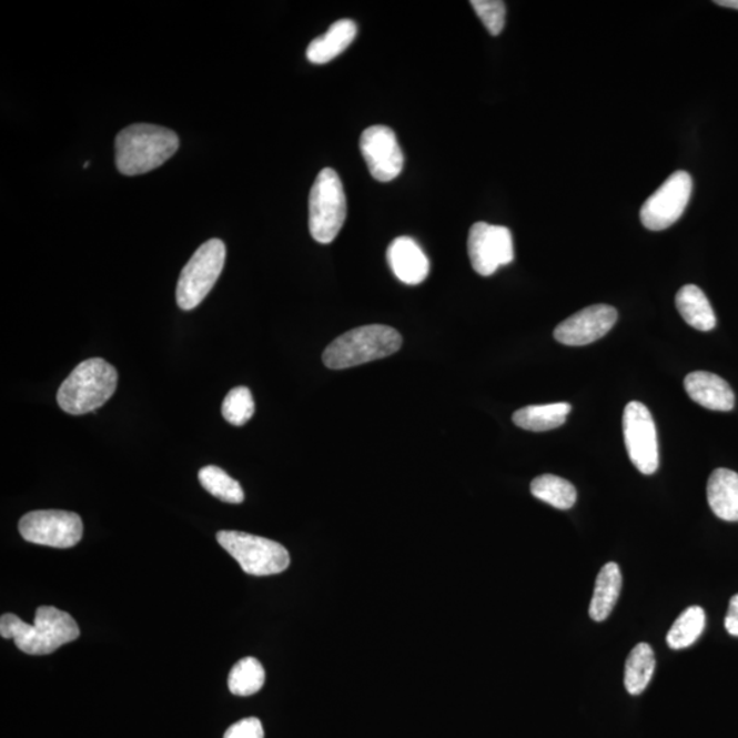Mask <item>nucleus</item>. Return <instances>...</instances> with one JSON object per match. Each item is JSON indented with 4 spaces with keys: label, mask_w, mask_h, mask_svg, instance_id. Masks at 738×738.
Wrapping results in <instances>:
<instances>
[{
    "label": "nucleus",
    "mask_w": 738,
    "mask_h": 738,
    "mask_svg": "<svg viewBox=\"0 0 738 738\" xmlns=\"http://www.w3.org/2000/svg\"><path fill=\"white\" fill-rule=\"evenodd\" d=\"M0 635L4 639H13L22 653L49 655L79 639L80 628L69 613L52 606H41L32 625L23 623L16 614H3L0 618Z\"/></svg>",
    "instance_id": "nucleus-1"
},
{
    "label": "nucleus",
    "mask_w": 738,
    "mask_h": 738,
    "mask_svg": "<svg viewBox=\"0 0 738 738\" xmlns=\"http://www.w3.org/2000/svg\"><path fill=\"white\" fill-rule=\"evenodd\" d=\"M180 139L173 130L135 123L117 135L115 162L120 173L140 175L162 166L179 151Z\"/></svg>",
    "instance_id": "nucleus-2"
},
{
    "label": "nucleus",
    "mask_w": 738,
    "mask_h": 738,
    "mask_svg": "<svg viewBox=\"0 0 738 738\" xmlns=\"http://www.w3.org/2000/svg\"><path fill=\"white\" fill-rule=\"evenodd\" d=\"M117 370L103 358H90L77 365L58 390L59 407L80 416L102 407L115 393Z\"/></svg>",
    "instance_id": "nucleus-3"
},
{
    "label": "nucleus",
    "mask_w": 738,
    "mask_h": 738,
    "mask_svg": "<svg viewBox=\"0 0 738 738\" xmlns=\"http://www.w3.org/2000/svg\"><path fill=\"white\" fill-rule=\"evenodd\" d=\"M403 336L397 330L383 324H371L342 334L323 353V363L330 370L357 367L375 360L392 356L401 350Z\"/></svg>",
    "instance_id": "nucleus-4"
},
{
    "label": "nucleus",
    "mask_w": 738,
    "mask_h": 738,
    "mask_svg": "<svg viewBox=\"0 0 738 738\" xmlns=\"http://www.w3.org/2000/svg\"><path fill=\"white\" fill-rule=\"evenodd\" d=\"M346 194L340 175L333 169L317 174L310 194V232L315 241L330 244L346 221Z\"/></svg>",
    "instance_id": "nucleus-5"
},
{
    "label": "nucleus",
    "mask_w": 738,
    "mask_h": 738,
    "mask_svg": "<svg viewBox=\"0 0 738 738\" xmlns=\"http://www.w3.org/2000/svg\"><path fill=\"white\" fill-rule=\"evenodd\" d=\"M216 540L252 576H271L285 572L291 554L274 540L239 530H221Z\"/></svg>",
    "instance_id": "nucleus-6"
},
{
    "label": "nucleus",
    "mask_w": 738,
    "mask_h": 738,
    "mask_svg": "<svg viewBox=\"0 0 738 738\" xmlns=\"http://www.w3.org/2000/svg\"><path fill=\"white\" fill-rule=\"evenodd\" d=\"M226 262V246L223 241H206L189 260L176 285V304L181 310L192 311L203 303L206 294L215 286Z\"/></svg>",
    "instance_id": "nucleus-7"
},
{
    "label": "nucleus",
    "mask_w": 738,
    "mask_h": 738,
    "mask_svg": "<svg viewBox=\"0 0 738 738\" xmlns=\"http://www.w3.org/2000/svg\"><path fill=\"white\" fill-rule=\"evenodd\" d=\"M19 529L27 542L54 548L74 547L84 534L81 517L64 510L28 513L20 519Z\"/></svg>",
    "instance_id": "nucleus-8"
},
{
    "label": "nucleus",
    "mask_w": 738,
    "mask_h": 738,
    "mask_svg": "<svg viewBox=\"0 0 738 738\" xmlns=\"http://www.w3.org/2000/svg\"><path fill=\"white\" fill-rule=\"evenodd\" d=\"M624 439L631 464L643 475H654L659 466L657 427L645 404L631 401L624 412Z\"/></svg>",
    "instance_id": "nucleus-9"
},
{
    "label": "nucleus",
    "mask_w": 738,
    "mask_h": 738,
    "mask_svg": "<svg viewBox=\"0 0 738 738\" xmlns=\"http://www.w3.org/2000/svg\"><path fill=\"white\" fill-rule=\"evenodd\" d=\"M692 186V176L687 171L671 174L643 204L640 220L645 228L660 232L680 220L688 206Z\"/></svg>",
    "instance_id": "nucleus-10"
},
{
    "label": "nucleus",
    "mask_w": 738,
    "mask_h": 738,
    "mask_svg": "<svg viewBox=\"0 0 738 738\" xmlns=\"http://www.w3.org/2000/svg\"><path fill=\"white\" fill-rule=\"evenodd\" d=\"M468 253L472 267L482 276H489L502 265L515 259L510 230L477 222L469 230Z\"/></svg>",
    "instance_id": "nucleus-11"
},
{
    "label": "nucleus",
    "mask_w": 738,
    "mask_h": 738,
    "mask_svg": "<svg viewBox=\"0 0 738 738\" xmlns=\"http://www.w3.org/2000/svg\"><path fill=\"white\" fill-rule=\"evenodd\" d=\"M360 151L376 181H393L404 169V153L397 135L385 125L365 129L360 138Z\"/></svg>",
    "instance_id": "nucleus-12"
},
{
    "label": "nucleus",
    "mask_w": 738,
    "mask_h": 738,
    "mask_svg": "<svg viewBox=\"0 0 738 738\" xmlns=\"http://www.w3.org/2000/svg\"><path fill=\"white\" fill-rule=\"evenodd\" d=\"M617 319L618 312L614 306L606 304L588 306L559 323L554 330V338L559 344L568 346L589 345L604 338Z\"/></svg>",
    "instance_id": "nucleus-13"
},
{
    "label": "nucleus",
    "mask_w": 738,
    "mask_h": 738,
    "mask_svg": "<svg viewBox=\"0 0 738 738\" xmlns=\"http://www.w3.org/2000/svg\"><path fill=\"white\" fill-rule=\"evenodd\" d=\"M390 269L406 285H421L429 274V260L411 237H398L387 250Z\"/></svg>",
    "instance_id": "nucleus-14"
},
{
    "label": "nucleus",
    "mask_w": 738,
    "mask_h": 738,
    "mask_svg": "<svg viewBox=\"0 0 738 738\" xmlns=\"http://www.w3.org/2000/svg\"><path fill=\"white\" fill-rule=\"evenodd\" d=\"M685 392L706 410L730 412L735 407V393L729 383L711 372L696 371L685 377Z\"/></svg>",
    "instance_id": "nucleus-15"
},
{
    "label": "nucleus",
    "mask_w": 738,
    "mask_h": 738,
    "mask_svg": "<svg viewBox=\"0 0 738 738\" xmlns=\"http://www.w3.org/2000/svg\"><path fill=\"white\" fill-rule=\"evenodd\" d=\"M707 499L714 515L738 523V474L725 468L714 471L707 484Z\"/></svg>",
    "instance_id": "nucleus-16"
},
{
    "label": "nucleus",
    "mask_w": 738,
    "mask_h": 738,
    "mask_svg": "<svg viewBox=\"0 0 738 738\" xmlns=\"http://www.w3.org/2000/svg\"><path fill=\"white\" fill-rule=\"evenodd\" d=\"M356 37V22L346 19L336 21L326 33L311 41L306 49V58L315 64L332 62L353 43Z\"/></svg>",
    "instance_id": "nucleus-17"
},
{
    "label": "nucleus",
    "mask_w": 738,
    "mask_h": 738,
    "mask_svg": "<svg viewBox=\"0 0 738 738\" xmlns=\"http://www.w3.org/2000/svg\"><path fill=\"white\" fill-rule=\"evenodd\" d=\"M623 575L616 563H609L600 569L596 577L593 600H590L589 616L596 623L605 621L610 616L621 594Z\"/></svg>",
    "instance_id": "nucleus-18"
},
{
    "label": "nucleus",
    "mask_w": 738,
    "mask_h": 738,
    "mask_svg": "<svg viewBox=\"0 0 738 738\" xmlns=\"http://www.w3.org/2000/svg\"><path fill=\"white\" fill-rule=\"evenodd\" d=\"M676 306L690 327L702 333L716 328V314H714L710 301L700 287L695 285L681 287L676 295Z\"/></svg>",
    "instance_id": "nucleus-19"
},
{
    "label": "nucleus",
    "mask_w": 738,
    "mask_h": 738,
    "mask_svg": "<svg viewBox=\"0 0 738 738\" xmlns=\"http://www.w3.org/2000/svg\"><path fill=\"white\" fill-rule=\"evenodd\" d=\"M570 411L568 403L525 406L513 415V423L523 429L545 433L564 425Z\"/></svg>",
    "instance_id": "nucleus-20"
},
{
    "label": "nucleus",
    "mask_w": 738,
    "mask_h": 738,
    "mask_svg": "<svg viewBox=\"0 0 738 738\" xmlns=\"http://www.w3.org/2000/svg\"><path fill=\"white\" fill-rule=\"evenodd\" d=\"M655 671V655L651 646L640 643L631 649L625 664V688L630 695L645 692Z\"/></svg>",
    "instance_id": "nucleus-21"
},
{
    "label": "nucleus",
    "mask_w": 738,
    "mask_h": 738,
    "mask_svg": "<svg viewBox=\"0 0 738 738\" xmlns=\"http://www.w3.org/2000/svg\"><path fill=\"white\" fill-rule=\"evenodd\" d=\"M530 493L535 498L546 502V504L559 510L570 509L577 501L575 486L563 477L555 475L537 476L530 483Z\"/></svg>",
    "instance_id": "nucleus-22"
},
{
    "label": "nucleus",
    "mask_w": 738,
    "mask_h": 738,
    "mask_svg": "<svg viewBox=\"0 0 738 738\" xmlns=\"http://www.w3.org/2000/svg\"><path fill=\"white\" fill-rule=\"evenodd\" d=\"M706 627V614L699 606L689 607L673 624L667 634V645L671 649H683L694 645Z\"/></svg>",
    "instance_id": "nucleus-23"
},
{
    "label": "nucleus",
    "mask_w": 738,
    "mask_h": 738,
    "mask_svg": "<svg viewBox=\"0 0 738 738\" xmlns=\"http://www.w3.org/2000/svg\"><path fill=\"white\" fill-rule=\"evenodd\" d=\"M265 671L256 658L247 657L239 660L229 675V689L235 696H252L263 688Z\"/></svg>",
    "instance_id": "nucleus-24"
},
{
    "label": "nucleus",
    "mask_w": 738,
    "mask_h": 738,
    "mask_svg": "<svg viewBox=\"0 0 738 738\" xmlns=\"http://www.w3.org/2000/svg\"><path fill=\"white\" fill-rule=\"evenodd\" d=\"M199 481L206 492L228 504H241L245 498L241 484L218 466L210 465L200 469Z\"/></svg>",
    "instance_id": "nucleus-25"
},
{
    "label": "nucleus",
    "mask_w": 738,
    "mask_h": 738,
    "mask_svg": "<svg viewBox=\"0 0 738 738\" xmlns=\"http://www.w3.org/2000/svg\"><path fill=\"white\" fill-rule=\"evenodd\" d=\"M253 413H255V401L251 390L242 386L230 390L222 404V415L226 422L244 425L251 421Z\"/></svg>",
    "instance_id": "nucleus-26"
},
{
    "label": "nucleus",
    "mask_w": 738,
    "mask_h": 738,
    "mask_svg": "<svg viewBox=\"0 0 738 738\" xmlns=\"http://www.w3.org/2000/svg\"><path fill=\"white\" fill-rule=\"evenodd\" d=\"M471 6L489 34L498 37L504 31L506 20L505 2H501V0H472Z\"/></svg>",
    "instance_id": "nucleus-27"
},
{
    "label": "nucleus",
    "mask_w": 738,
    "mask_h": 738,
    "mask_svg": "<svg viewBox=\"0 0 738 738\" xmlns=\"http://www.w3.org/2000/svg\"><path fill=\"white\" fill-rule=\"evenodd\" d=\"M223 738H264L263 725L257 718L241 719L230 726Z\"/></svg>",
    "instance_id": "nucleus-28"
},
{
    "label": "nucleus",
    "mask_w": 738,
    "mask_h": 738,
    "mask_svg": "<svg viewBox=\"0 0 738 738\" xmlns=\"http://www.w3.org/2000/svg\"><path fill=\"white\" fill-rule=\"evenodd\" d=\"M725 628L731 636L738 637V594L730 599L728 614L725 618Z\"/></svg>",
    "instance_id": "nucleus-29"
},
{
    "label": "nucleus",
    "mask_w": 738,
    "mask_h": 738,
    "mask_svg": "<svg viewBox=\"0 0 738 738\" xmlns=\"http://www.w3.org/2000/svg\"><path fill=\"white\" fill-rule=\"evenodd\" d=\"M716 4L722 6V8L738 10V0H717Z\"/></svg>",
    "instance_id": "nucleus-30"
}]
</instances>
